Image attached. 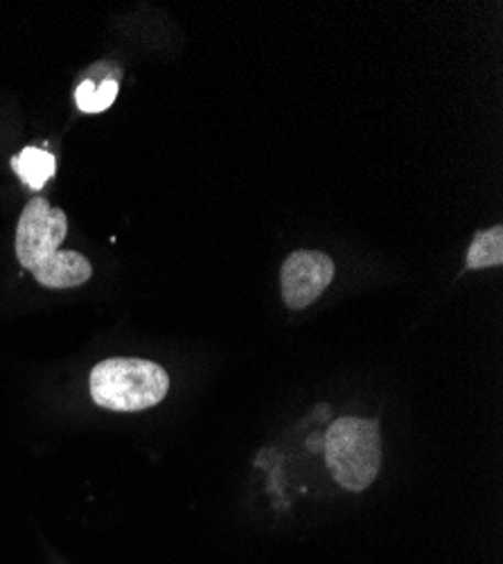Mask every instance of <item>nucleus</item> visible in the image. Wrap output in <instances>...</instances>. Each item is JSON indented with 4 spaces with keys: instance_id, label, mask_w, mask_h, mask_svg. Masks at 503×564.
Here are the masks:
<instances>
[{
    "instance_id": "3",
    "label": "nucleus",
    "mask_w": 503,
    "mask_h": 564,
    "mask_svg": "<svg viewBox=\"0 0 503 564\" xmlns=\"http://www.w3.org/2000/svg\"><path fill=\"white\" fill-rule=\"evenodd\" d=\"M326 463L335 481L350 490L363 492L382 467V438L375 420L341 417L326 434Z\"/></svg>"
},
{
    "instance_id": "6",
    "label": "nucleus",
    "mask_w": 503,
    "mask_h": 564,
    "mask_svg": "<svg viewBox=\"0 0 503 564\" xmlns=\"http://www.w3.org/2000/svg\"><path fill=\"white\" fill-rule=\"evenodd\" d=\"M118 98V79L107 77L105 82L96 84L94 79H84L75 90V102L84 113H102L107 111Z\"/></svg>"
},
{
    "instance_id": "7",
    "label": "nucleus",
    "mask_w": 503,
    "mask_h": 564,
    "mask_svg": "<svg viewBox=\"0 0 503 564\" xmlns=\"http://www.w3.org/2000/svg\"><path fill=\"white\" fill-rule=\"evenodd\" d=\"M503 262V228L492 226L488 230H479L468 253L470 269L499 267Z\"/></svg>"
},
{
    "instance_id": "2",
    "label": "nucleus",
    "mask_w": 503,
    "mask_h": 564,
    "mask_svg": "<svg viewBox=\"0 0 503 564\" xmlns=\"http://www.w3.org/2000/svg\"><path fill=\"white\" fill-rule=\"evenodd\" d=\"M170 389L165 368L145 359H107L90 372V395L102 409L143 411L158 404Z\"/></svg>"
},
{
    "instance_id": "4",
    "label": "nucleus",
    "mask_w": 503,
    "mask_h": 564,
    "mask_svg": "<svg viewBox=\"0 0 503 564\" xmlns=\"http://www.w3.org/2000/svg\"><path fill=\"white\" fill-rule=\"evenodd\" d=\"M335 278V262L321 251H296L281 271L283 299L289 310H305L321 296Z\"/></svg>"
},
{
    "instance_id": "5",
    "label": "nucleus",
    "mask_w": 503,
    "mask_h": 564,
    "mask_svg": "<svg viewBox=\"0 0 503 564\" xmlns=\"http://www.w3.org/2000/svg\"><path fill=\"white\" fill-rule=\"evenodd\" d=\"M12 170L30 191H41V187L55 176L57 161L51 152L39 148H25L21 154L12 159Z\"/></svg>"
},
{
    "instance_id": "1",
    "label": "nucleus",
    "mask_w": 503,
    "mask_h": 564,
    "mask_svg": "<svg viewBox=\"0 0 503 564\" xmlns=\"http://www.w3.org/2000/svg\"><path fill=\"white\" fill-rule=\"evenodd\" d=\"M66 213L36 197L21 213L17 226V258L39 285L51 290L79 288L94 275L90 262L75 251H59L66 240Z\"/></svg>"
}]
</instances>
